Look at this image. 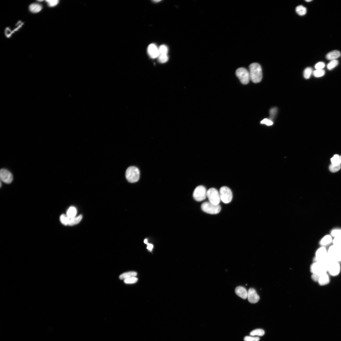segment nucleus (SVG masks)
<instances>
[{"mask_svg": "<svg viewBox=\"0 0 341 341\" xmlns=\"http://www.w3.org/2000/svg\"><path fill=\"white\" fill-rule=\"evenodd\" d=\"M249 72L250 80L254 83H257L261 81L263 78L262 68L257 63L251 64L249 67Z\"/></svg>", "mask_w": 341, "mask_h": 341, "instance_id": "obj_1", "label": "nucleus"}, {"mask_svg": "<svg viewBox=\"0 0 341 341\" xmlns=\"http://www.w3.org/2000/svg\"><path fill=\"white\" fill-rule=\"evenodd\" d=\"M140 172L139 169L136 167L131 166L129 167L125 172V177L128 182L134 183L139 180Z\"/></svg>", "mask_w": 341, "mask_h": 341, "instance_id": "obj_2", "label": "nucleus"}, {"mask_svg": "<svg viewBox=\"0 0 341 341\" xmlns=\"http://www.w3.org/2000/svg\"><path fill=\"white\" fill-rule=\"evenodd\" d=\"M327 262H314L310 266L311 272L312 274H316L318 276L328 273Z\"/></svg>", "mask_w": 341, "mask_h": 341, "instance_id": "obj_3", "label": "nucleus"}, {"mask_svg": "<svg viewBox=\"0 0 341 341\" xmlns=\"http://www.w3.org/2000/svg\"><path fill=\"white\" fill-rule=\"evenodd\" d=\"M201 209L203 212L212 214H216L219 213L221 209L219 204L215 205L210 202L203 203L201 205Z\"/></svg>", "mask_w": 341, "mask_h": 341, "instance_id": "obj_4", "label": "nucleus"}, {"mask_svg": "<svg viewBox=\"0 0 341 341\" xmlns=\"http://www.w3.org/2000/svg\"><path fill=\"white\" fill-rule=\"evenodd\" d=\"M327 266L328 273L330 275L336 276L340 273L341 267L339 263L329 259L327 263Z\"/></svg>", "mask_w": 341, "mask_h": 341, "instance_id": "obj_5", "label": "nucleus"}, {"mask_svg": "<svg viewBox=\"0 0 341 341\" xmlns=\"http://www.w3.org/2000/svg\"><path fill=\"white\" fill-rule=\"evenodd\" d=\"M219 193L221 200L224 203H229L232 201L233 197L232 192L228 187H221Z\"/></svg>", "mask_w": 341, "mask_h": 341, "instance_id": "obj_6", "label": "nucleus"}, {"mask_svg": "<svg viewBox=\"0 0 341 341\" xmlns=\"http://www.w3.org/2000/svg\"><path fill=\"white\" fill-rule=\"evenodd\" d=\"M236 74L242 84L246 85L248 84L250 80L249 71L243 67L238 69L236 71Z\"/></svg>", "mask_w": 341, "mask_h": 341, "instance_id": "obj_7", "label": "nucleus"}, {"mask_svg": "<svg viewBox=\"0 0 341 341\" xmlns=\"http://www.w3.org/2000/svg\"><path fill=\"white\" fill-rule=\"evenodd\" d=\"M329 260L328 250L325 247L322 246L317 251L314 262L327 263Z\"/></svg>", "mask_w": 341, "mask_h": 341, "instance_id": "obj_8", "label": "nucleus"}, {"mask_svg": "<svg viewBox=\"0 0 341 341\" xmlns=\"http://www.w3.org/2000/svg\"><path fill=\"white\" fill-rule=\"evenodd\" d=\"M207 196V191L205 187L203 185L197 186L193 193L194 199L196 201H202L206 199Z\"/></svg>", "mask_w": 341, "mask_h": 341, "instance_id": "obj_9", "label": "nucleus"}, {"mask_svg": "<svg viewBox=\"0 0 341 341\" xmlns=\"http://www.w3.org/2000/svg\"><path fill=\"white\" fill-rule=\"evenodd\" d=\"M329 258L339 263H341V249L333 245L329 247L328 250Z\"/></svg>", "mask_w": 341, "mask_h": 341, "instance_id": "obj_10", "label": "nucleus"}, {"mask_svg": "<svg viewBox=\"0 0 341 341\" xmlns=\"http://www.w3.org/2000/svg\"><path fill=\"white\" fill-rule=\"evenodd\" d=\"M207 197L209 202L215 205H219L221 199L219 192L215 188H211L207 191Z\"/></svg>", "mask_w": 341, "mask_h": 341, "instance_id": "obj_11", "label": "nucleus"}, {"mask_svg": "<svg viewBox=\"0 0 341 341\" xmlns=\"http://www.w3.org/2000/svg\"><path fill=\"white\" fill-rule=\"evenodd\" d=\"M0 177L1 180L7 184L11 183L13 180V176L12 173L9 170L5 169H2L0 171Z\"/></svg>", "mask_w": 341, "mask_h": 341, "instance_id": "obj_12", "label": "nucleus"}, {"mask_svg": "<svg viewBox=\"0 0 341 341\" xmlns=\"http://www.w3.org/2000/svg\"><path fill=\"white\" fill-rule=\"evenodd\" d=\"M159 54L158 59L159 61L161 63H166L168 60V57L167 54L168 49L167 47L163 45L160 46L159 48Z\"/></svg>", "mask_w": 341, "mask_h": 341, "instance_id": "obj_13", "label": "nucleus"}, {"mask_svg": "<svg viewBox=\"0 0 341 341\" xmlns=\"http://www.w3.org/2000/svg\"><path fill=\"white\" fill-rule=\"evenodd\" d=\"M247 298L251 303H255L260 300V297L256 290L254 289L250 288L248 291Z\"/></svg>", "mask_w": 341, "mask_h": 341, "instance_id": "obj_14", "label": "nucleus"}, {"mask_svg": "<svg viewBox=\"0 0 341 341\" xmlns=\"http://www.w3.org/2000/svg\"><path fill=\"white\" fill-rule=\"evenodd\" d=\"M147 51L148 54L152 58L155 59L158 57L159 54V49L154 44L149 45Z\"/></svg>", "mask_w": 341, "mask_h": 341, "instance_id": "obj_15", "label": "nucleus"}, {"mask_svg": "<svg viewBox=\"0 0 341 341\" xmlns=\"http://www.w3.org/2000/svg\"><path fill=\"white\" fill-rule=\"evenodd\" d=\"M236 294L242 299H246L247 298L248 291L244 287L239 286L235 290Z\"/></svg>", "mask_w": 341, "mask_h": 341, "instance_id": "obj_16", "label": "nucleus"}, {"mask_svg": "<svg viewBox=\"0 0 341 341\" xmlns=\"http://www.w3.org/2000/svg\"><path fill=\"white\" fill-rule=\"evenodd\" d=\"M330 281L329 275L326 273L319 276L318 282L320 285L324 286L328 284Z\"/></svg>", "mask_w": 341, "mask_h": 341, "instance_id": "obj_17", "label": "nucleus"}, {"mask_svg": "<svg viewBox=\"0 0 341 341\" xmlns=\"http://www.w3.org/2000/svg\"><path fill=\"white\" fill-rule=\"evenodd\" d=\"M341 55L339 51L338 50H334L328 53L326 55V59L328 60H333L339 57Z\"/></svg>", "mask_w": 341, "mask_h": 341, "instance_id": "obj_18", "label": "nucleus"}, {"mask_svg": "<svg viewBox=\"0 0 341 341\" xmlns=\"http://www.w3.org/2000/svg\"><path fill=\"white\" fill-rule=\"evenodd\" d=\"M137 275V273L136 272L130 271L121 274L120 275L119 278L120 280H124L129 278L136 277Z\"/></svg>", "mask_w": 341, "mask_h": 341, "instance_id": "obj_19", "label": "nucleus"}, {"mask_svg": "<svg viewBox=\"0 0 341 341\" xmlns=\"http://www.w3.org/2000/svg\"><path fill=\"white\" fill-rule=\"evenodd\" d=\"M42 6L39 4L34 3L31 4L29 6L30 10L33 13L39 12L42 10Z\"/></svg>", "mask_w": 341, "mask_h": 341, "instance_id": "obj_20", "label": "nucleus"}, {"mask_svg": "<svg viewBox=\"0 0 341 341\" xmlns=\"http://www.w3.org/2000/svg\"><path fill=\"white\" fill-rule=\"evenodd\" d=\"M333 241L332 237L329 235H327L323 238L320 242V245L323 247L327 246L331 243Z\"/></svg>", "mask_w": 341, "mask_h": 341, "instance_id": "obj_21", "label": "nucleus"}, {"mask_svg": "<svg viewBox=\"0 0 341 341\" xmlns=\"http://www.w3.org/2000/svg\"><path fill=\"white\" fill-rule=\"evenodd\" d=\"M77 213L76 208L74 207H71L68 210L66 215L70 219H71L76 217Z\"/></svg>", "mask_w": 341, "mask_h": 341, "instance_id": "obj_22", "label": "nucleus"}, {"mask_svg": "<svg viewBox=\"0 0 341 341\" xmlns=\"http://www.w3.org/2000/svg\"><path fill=\"white\" fill-rule=\"evenodd\" d=\"M83 218L82 215H80L79 216L70 219L68 225L73 226L78 224L81 221Z\"/></svg>", "mask_w": 341, "mask_h": 341, "instance_id": "obj_23", "label": "nucleus"}, {"mask_svg": "<svg viewBox=\"0 0 341 341\" xmlns=\"http://www.w3.org/2000/svg\"><path fill=\"white\" fill-rule=\"evenodd\" d=\"M296 12L300 16H303L306 14L307 12V9L303 6L300 5L296 8Z\"/></svg>", "mask_w": 341, "mask_h": 341, "instance_id": "obj_24", "label": "nucleus"}, {"mask_svg": "<svg viewBox=\"0 0 341 341\" xmlns=\"http://www.w3.org/2000/svg\"><path fill=\"white\" fill-rule=\"evenodd\" d=\"M264 334L265 332L264 330L261 329H257L251 332L250 333V335L252 336H262Z\"/></svg>", "mask_w": 341, "mask_h": 341, "instance_id": "obj_25", "label": "nucleus"}, {"mask_svg": "<svg viewBox=\"0 0 341 341\" xmlns=\"http://www.w3.org/2000/svg\"><path fill=\"white\" fill-rule=\"evenodd\" d=\"M313 69L312 68L308 67L304 70L303 76L305 79H308L310 78L312 74H313Z\"/></svg>", "mask_w": 341, "mask_h": 341, "instance_id": "obj_26", "label": "nucleus"}, {"mask_svg": "<svg viewBox=\"0 0 341 341\" xmlns=\"http://www.w3.org/2000/svg\"><path fill=\"white\" fill-rule=\"evenodd\" d=\"M331 161L332 164L334 166H338L341 164L340 156L338 155H335L331 158Z\"/></svg>", "mask_w": 341, "mask_h": 341, "instance_id": "obj_27", "label": "nucleus"}, {"mask_svg": "<svg viewBox=\"0 0 341 341\" xmlns=\"http://www.w3.org/2000/svg\"><path fill=\"white\" fill-rule=\"evenodd\" d=\"M339 64L338 61L336 59L331 60L327 66L328 69L329 70H332L336 67Z\"/></svg>", "mask_w": 341, "mask_h": 341, "instance_id": "obj_28", "label": "nucleus"}, {"mask_svg": "<svg viewBox=\"0 0 341 341\" xmlns=\"http://www.w3.org/2000/svg\"><path fill=\"white\" fill-rule=\"evenodd\" d=\"M313 74L316 77H320L324 76L325 74L324 70H316L313 72Z\"/></svg>", "mask_w": 341, "mask_h": 341, "instance_id": "obj_29", "label": "nucleus"}, {"mask_svg": "<svg viewBox=\"0 0 341 341\" xmlns=\"http://www.w3.org/2000/svg\"><path fill=\"white\" fill-rule=\"evenodd\" d=\"M60 219V221L65 226L68 225L70 219L68 217L67 215L64 214L61 215Z\"/></svg>", "mask_w": 341, "mask_h": 341, "instance_id": "obj_30", "label": "nucleus"}, {"mask_svg": "<svg viewBox=\"0 0 341 341\" xmlns=\"http://www.w3.org/2000/svg\"><path fill=\"white\" fill-rule=\"evenodd\" d=\"M332 236L335 238H341V229H336L331 232Z\"/></svg>", "mask_w": 341, "mask_h": 341, "instance_id": "obj_31", "label": "nucleus"}, {"mask_svg": "<svg viewBox=\"0 0 341 341\" xmlns=\"http://www.w3.org/2000/svg\"><path fill=\"white\" fill-rule=\"evenodd\" d=\"M332 241L334 246L341 249V238H335Z\"/></svg>", "mask_w": 341, "mask_h": 341, "instance_id": "obj_32", "label": "nucleus"}, {"mask_svg": "<svg viewBox=\"0 0 341 341\" xmlns=\"http://www.w3.org/2000/svg\"><path fill=\"white\" fill-rule=\"evenodd\" d=\"M138 279L136 277H132L128 278L124 280L125 283L127 284H132L135 283L137 282Z\"/></svg>", "mask_w": 341, "mask_h": 341, "instance_id": "obj_33", "label": "nucleus"}, {"mask_svg": "<svg viewBox=\"0 0 341 341\" xmlns=\"http://www.w3.org/2000/svg\"><path fill=\"white\" fill-rule=\"evenodd\" d=\"M340 165L336 166L332 164H331L329 167V169L331 172L336 173L339 171L340 169Z\"/></svg>", "mask_w": 341, "mask_h": 341, "instance_id": "obj_34", "label": "nucleus"}, {"mask_svg": "<svg viewBox=\"0 0 341 341\" xmlns=\"http://www.w3.org/2000/svg\"><path fill=\"white\" fill-rule=\"evenodd\" d=\"M277 112V109L276 107H274L271 109L270 111V119L272 120L275 118Z\"/></svg>", "mask_w": 341, "mask_h": 341, "instance_id": "obj_35", "label": "nucleus"}, {"mask_svg": "<svg viewBox=\"0 0 341 341\" xmlns=\"http://www.w3.org/2000/svg\"><path fill=\"white\" fill-rule=\"evenodd\" d=\"M46 2L48 3V5L51 7H54L57 5L59 3L58 0H47Z\"/></svg>", "mask_w": 341, "mask_h": 341, "instance_id": "obj_36", "label": "nucleus"}, {"mask_svg": "<svg viewBox=\"0 0 341 341\" xmlns=\"http://www.w3.org/2000/svg\"><path fill=\"white\" fill-rule=\"evenodd\" d=\"M259 340L260 338L258 337L246 336L244 338V341H259Z\"/></svg>", "mask_w": 341, "mask_h": 341, "instance_id": "obj_37", "label": "nucleus"}, {"mask_svg": "<svg viewBox=\"0 0 341 341\" xmlns=\"http://www.w3.org/2000/svg\"><path fill=\"white\" fill-rule=\"evenodd\" d=\"M325 66V64L324 62H320L318 63L315 65V67L316 70L323 69Z\"/></svg>", "mask_w": 341, "mask_h": 341, "instance_id": "obj_38", "label": "nucleus"}, {"mask_svg": "<svg viewBox=\"0 0 341 341\" xmlns=\"http://www.w3.org/2000/svg\"><path fill=\"white\" fill-rule=\"evenodd\" d=\"M261 124H265L268 126H270L272 125L273 123L272 120L270 119H265L262 120L261 122Z\"/></svg>", "mask_w": 341, "mask_h": 341, "instance_id": "obj_39", "label": "nucleus"}, {"mask_svg": "<svg viewBox=\"0 0 341 341\" xmlns=\"http://www.w3.org/2000/svg\"><path fill=\"white\" fill-rule=\"evenodd\" d=\"M147 249L149 251H151L153 248V246L152 244L148 243L147 244Z\"/></svg>", "mask_w": 341, "mask_h": 341, "instance_id": "obj_40", "label": "nucleus"}, {"mask_svg": "<svg viewBox=\"0 0 341 341\" xmlns=\"http://www.w3.org/2000/svg\"><path fill=\"white\" fill-rule=\"evenodd\" d=\"M144 243L145 244H146L147 245L148 244V239H145L144 240Z\"/></svg>", "mask_w": 341, "mask_h": 341, "instance_id": "obj_41", "label": "nucleus"}, {"mask_svg": "<svg viewBox=\"0 0 341 341\" xmlns=\"http://www.w3.org/2000/svg\"><path fill=\"white\" fill-rule=\"evenodd\" d=\"M160 1H158V0H157V1H153L155 2L156 3V2H160Z\"/></svg>", "mask_w": 341, "mask_h": 341, "instance_id": "obj_42", "label": "nucleus"}, {"mask_svg": "<svg viewBox=\"0 0 341 341\" xmlns=\"http://www.w3.org/2000/svg\"><path fill=\"white\" fill-rule=\"evenodd\" d=\"M312 1V0H307V1H306L307 2H311Z\"/></svg>", "mask_w": 341, "mask_h": 341, "instance_id": "obj_43", "label": "nucleus"}, {"mask_svg": "<svg viewBox=\"0 0 341 341\" xmlns=\"http://www.w3.org/2000/svg\"><path fill=\"white\" fill-rule=\"evenodd\" d=\"M340 161H341V156H340Z\"/></svg>", "mask_w": 341, "mask_h": 341, "instance_id": "obj_44", "label": "nucleus"}, {"mask_svg": "<svg viewBox=\"0 0 341 341\" xmlns=\"http://www.w3.org/2000/svg\"><path fill=\"white\" fill-rule=\"evenodd\" d=\"M2 182H1V187H2Z\"/></svg>", "mask_w": 341, "mask_h": 341, "instance_id": "obj_45", "label": "nucleus"}]
</instances>
